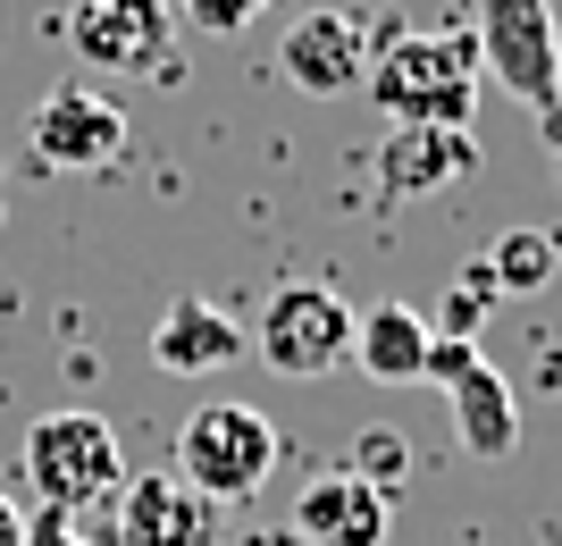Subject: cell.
Returning <instances> with one entry per match:
<instances>
[{"mask_svg":"<svg viewBox=\"0 0 562 546\" xmlns=\"http://www.w3.org/2000/svg\"><path fill=\"white\" fill-rule=\"evenodd\" d=\"M278 421L252 404H202L193 421H177V479L211 504L260 497L269 471H278Z\"/></svg>","mask_w":562,"mask_h":546,"instance_id":"cell-3","label":"cell"},{"mask_svg":"<svg viewBox=\"0 0 562 546\" xmlns=\"http://www.w3.org/2000/svg\"><path fill=\"white\" fill-rule=\"evenodd\" d=\"M59 34H68L76 68L93 76H168V59H177V9L168 0H76Z\"/></svg>","mask_w":562,"mask_h":546,"instance_id":"cell-7","label":"cell"},{"mask_svg":"<svg viewBox=\"0 0 562 546\" xmlns=\"http://www.w3.org/2000/svg\"><path fill=\"white\" fill-rule=\"evenodd\" d=\"M168 9H186L202 34H244L260 9H278V0H168Z\"/></svg>","mask_w":562,"mask_h":546,"instance_id":"cell-18","label":"cell"},{"mask_svg":"<svg viewBox=\"0 0 562 546\" xmlns=\"http://www.w3.org/2000/svg\"><path fill=\"white\" fill-rule=\"evenodd\" d=\"M495 303H504L495 278H487V269H470V278L453 286V303H446V336H479V320H487Z\"/></svg>","mask_w":562,"mask_h":546,"instance_id":"cell-17","label":"cell"},{"mask_svg":"<svg viewBox=\"0 0 562 546\" xmlns=\"http://www.w3.org/2000/svg\"><path fill=\"white\" fill-rule=\"evenodd\" d=\"M479 68L520 101V110H562V25L554 0H479Z\"/></svg>","mask_w":562,"mask_h":546,"instance_id":"cell-5","label":"cell"},{"mask_svg":"<svg viewBox=\"0 0 562 546\" xmlns=\"http://www.w3.org/2000/svg\"><path fill=\"white\" fill-rule=\"evenodd\" d=\"M345 471L370 479L378 497H395L403 479H412V446H403L395 428H361V437H352V454H345Z\"/></svg>","mask_w":562,"mask_h":546,"instance_id":"cell-16","label":"cell"},{"mask_svg":"<svg viewBox=\"0 0 562 546\" xmlns=\"http://www.w3.org/2000/svg\"><path fill=\"white\" fill-rule=\"evenodd\" d=\"M487 278H495V294H538V286L554 278V236H546V227H513V236L487 253Z\"/></svg>","mask_w":562,"mask_h":546,"instance_id":"cell-15","label":"cell"},{"mask_svg":"<svg viewBox=\"0 0 562 546\" xmlns=\"http://www.w3.org/2000/svg\"><path fill=\"white\" fill-rule=\"evenodd\" d=\"M25 152L50 168V177H101V168L126 160V119H117V101L93 93V85H50L34 101V119H25Z\"/></svg>","mask_w":562,"mask_h":546,"instance_id":"cell-8","label":"cell"},{"mask_svg":"<svg viewBox=\"0 0 562 546\" xmlns=\"http://www.w3.org/2000/svg\"><path fill=\"white\" fill-rule=\"evenodd\" d=\"M470 168H479L470 126H386V152H378L386 193H437L453 177H470Z\"/></svg>","mask_w":562,"mask_h":546,"instance_id":"cell-13","label":"cell"},{"mask_svg":"<svg viewBox=\"0 0 562 546\" xmlns=\"http://www.w3.org/2000/svg\"><path fill=\"white\" fill-rule=\"evenodd\" d=\"M25 546H93V538H85L68 513H34V522H25Z\"/></svg>","mask_w":562,"mask_h":546,"instance_id":"cell-19","label":"cell"},{"mask_svg":"<svg viewBox=\"0 0 562 546\" xmlns=\"http://www.w3.org/2000/svg\"><path fill=\"white\" fill-rule=\"evenodd\" d=\"M420 387H437V395L453 404V437H462V454L504 463V454L520 446V404H513V387H504V370L487 361L479 336H437Z\"/></svg>","mask_w":562,"mask_h":546,"instance_id":"cell-6","label":"cell"},{"mask_svg":"<svg viewBox=\"0 0 562 546\" xmlns=\"http://www.w3.org/2000/svg\"><path fill=\"white\" fill-rule=\"evenodd\" d=\"M386 513H395V497H378L370 479H352L345 463L319 471L303 497H294V530H303L311 546H386Z\"/></svg>","mask_w":562,"mask_h":546,"instance_id":"cell-12","label":"cell"},{"mask_svg":"<svg viewBox=\"0 0 562 546\" xmlns=\"http://www.w3.org/2000/svg\"><path fill=\"white\" fill-rule=\"evenodd\" d=\"M361 93L386 110V126H470L479 119V43L462 34H395L370 51Z\"/></svg>","mask_w":562,"mask_h":546,"instance_id":"cell-1","label":"cell"},{"mask_svg":"<svg viewBox=\"0 0 562 546\" xmlns=\"http://www.w3.org/2000/svg\"><path fill=\"white\" fill-rule=\"evenodd\" d=\"M352 328H361V311H352L336 286L294 278V286H278V294L260 303L252 345H260V361H269L278 379H328V370L352 361Z\"/></svg>","mask_w":562,"mask_h":546,"instance_id":"cell-4","label":"cell"},{"mask_svg":"<svg viewBox=\"0 0 562 546\" xmlns=\"http://www.w3.org/2000/svg\"><path fill=\"white\" fill-rule=\"evenodd\" d=\"M117 546H227V504L193 497L177 471H143L110 497Z\"/></svg>","mask_w":562,"mask_h":546,"instance_id":"cell-10","label":"cell"},{"mask_svg":"<svg viewBox=\"0 0 562 546\" xmlns=\"http://www.w3.org/2000/svg\"><path fill=\"white\" fill-rule=\"evenodd\" d=\"M244 345H252V336L235 328L211 294H186V303H168L160 328H151V370H168V379H211V370H235V361H244Z\"/></svg>","mask_w":562,"mask_h":546,"instance_id":"cell-11","label":"cell"},{"mask_svg":"<svg viewBox=\"0 0 562 546\" xmlns=\"http://www.w3.org/2000/svg\"><path fill=\"white\" fill-rule=\"evenodd\" d=\"M18 479L43 497V513H93L126 488V454H117V428L101 412H43V421L18 437Z\"/></svg>","mask_w":562,"mask_h":546,"instance_id":"cell-2","label":"cell"},{"mask_svg":"<svg viewBox=\"0 0 562 546\" xmlns=\"http://www.w3.org/2000/svg\"><path fill=\"white\" fill-rule=\"evenodd\" d=\"M428 345H437V328H428L420 311L378 303V311H361V328H352V370L378 379V387H420Z\"/></svg>","mask_w":562,"mask_h":546,"instance_id":"cell-14","label":"cell"},{"mask_svg":"<svg viewBox=\"0 0 562 546\" xmlns=\"http://www.w3.org/2000/svg\"><path fill=\"white\" fill-rule=\"evenodd\" d=\"M0 546H25V513H18V497L0 488Z\"/></svg>","mask_w":562,"mask_h":546,"instance_id":"cell-20","label":"cell"},{"mask_svg":"<svg viewBox=\"0 0 562 546\" xmlns=\"http://www.w3.org/2000/svg\"><path fill=\"white\" fill-rule=\"evenodd\" d=\"M370 51L378 43L352 9H311V18H294L278 34V76L311 101H345L370 85Z\"/></svg>","mask_w":562,"mask_h":546,"instance_id":"cell-9","label":"cell"}]
</instances>
